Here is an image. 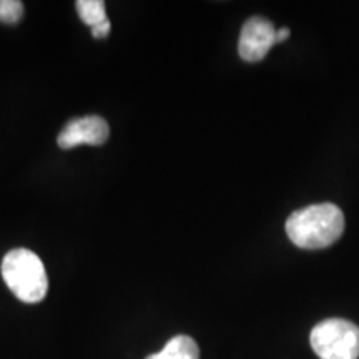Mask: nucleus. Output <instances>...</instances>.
Returning a JSON list of instances; mask_svg holds the SVG:
<instances>
[{
    "mask_svg": "<svg viewBox=\"0 0 359 359\" xmlns=\"http://www.w3.org/2000/svg\"><path fill=\"white\" fill-rule=\"evenodd\" d=\"M24 15V4L19 0H0V22L17 24Z\"/></svg>",
    "mask_w": 359,
    "mask_h": 359,
    "instance_id": "obj_8",
    "label": "nucleus"
},
{
    "mask_svg": "<svg viewBox=\"0 0 359 359\" xmlns=\"http://www.w3.org/2000/svg\"><path fill=\"white\" fill-rule=\"evenodd\" d=\"M110 20H107V22H103V24H100V25H97V27H93L92 29V35L95 39H105L107 35H109V32H110Z\"/></svg>",
    "mask_w": 359,
    "mask_h": 359,
    "instance_id": "obj_9",
    "label": "nucleus"
},
{
    "mask_svg": "<svg viewBox=\"0 0 359 359\" xmlns=\"http://www.w3.org/2000/svg\"><path fill=\"white\" fill-rule=\"evenodd\" d=\"M110 128L109 123L97 115L82 116V118H74L65 125L60 135H58L57 143L64 150L80 147V145H103L109 138Z\"/></svg>",
    "mask_w": 359,
    "mask_h": 359,
    "instance_id": "obj_5",
    "label": "nucleus"
},
{
    "mask_svg": "<svg viewBox=\"0 0 359 359\" xmlns=\"http://www.w3.org/2000/svg\"><path fill=\"white\" fill-rule=\"evenodd\" d=\"M290 37V30L288 29H280V30H276V43H280V42H285L286 39Z\"/></svg>",
    "mask_w": 359,
    "mask_h": 359,
    "instance_id": "obj_10",
    "label": "nucleus"
},
{
    "mask_svg": "<svg viewBox=\"0 0 359 359\" xmlns=\"http://www.w3.org/2000/svg\"><path fill=\"white\" fill-rule=\"evenodd\" d=\"M147 359H200V349L195 339L180 334L170 339L161 351L150 354Z\"/></svg>",
    "mask_w": 359,
    "mask_h": 359,
    "instance_id": "obj_6",
    "label": "nucleus"
},
{
    "mask_svg": "<svg viewBox=\"0 0 359 359\" xmlns=\"http://www.w3.org/2000/svg\"><path fill=\"white\" fill-rule=\"evenodd\" d=\"M75 7H77L79 17L82 19L83 24L92 27V29L109 20L103 0H79Z\"/></svg>",
    "mask_w": 359,
    "mask_h": 359,
    "instance_id": "obj_7",
    "label": "nucleus"
},
{
    "mask_svg": "<svg viewBox=\"0 0 359 359\" xmlns=\"http://www.w3.org/2000/svg\"><path fill=\"white\" fill-rule=\"evenodd\" d=\"M276 43V29L263 17L246 20L238 40V52L245 62H259Z\"/></svg>",
    "mask_w": 359,
    "mask_h": 359,
    "instance_id": "obj_4",
    "label": "nucleus"
},
{
    "mask_svg": "<svg viewBox=\"0 0 359 359\" xmlns=\"http://www.w3.org/2000/svg\"><path fill=\"white\" fill-rule=\"evenodd\" d=\"M344 231V215L333 203L309 205L291 213L286 233L298 248L321 250L339 240Z\"/></svg>",
    "mask_w": 359,
    "mask_h": 359,
    "instance_id": "obj_1",
    "label": "nucleus"
},
{
    "mask_svg": "<svg viewBox=\"0 0 359 359\" xmlns=\"http://www.w3.org/2000/svg\"><path fill=\"white\" fill-rule=\"evenodd\" d=\"M2 278L20 302L34 304L47 296V271L34 251L25 248L8 251L2 262Z\"/></svg>",
    "mask_w": 359,
    "mask_h": 359,
    "instance_id": "obj_2",
    "label": "nucleus"
},
{
    "mask_svg": "<svg viewBox=\"0 0 359 359\" xmlns=\"http://www.w3.org/2000/svg\"><path fill=\"white\" fill-rule=\"evenodd\" d=\"M320 359H359V327L341 318L318 323L309 336Z\"/></svg>",
    "mask_w": 359,
    "mask_h": 359,
    "instance_id": "obj_3",
    "label": "nucleus"
}]
</instances>
